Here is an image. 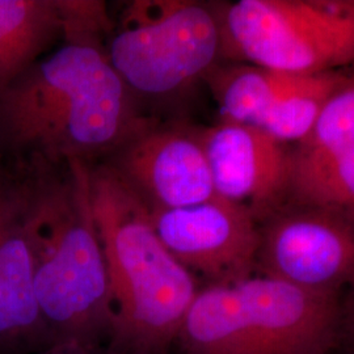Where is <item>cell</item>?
<instances>
[{
	"label": "cell",
	"instance_id": "6da1fadb",
	"mask_svg": "<svg viewBox=\"0 0 354 354\" xmlns=\"http://www.w3.org/2000/svg\"><path fill=\"white\" fill-rule=\"evenodd\" d=\"M105 51L67 42L0 91V158L91 163L149 125Z\"/></svg>",
	"mask_w": 354,
	"mask_h": 354
},
{
	"label": "cell",
	"instance_id": "7a4b0ae2",
	"mask_svg": "<svg viewBox=\"0 0 354 354\" xmlns=\"http://www.w3.org/2000/svg\"><path fill=\"white\" fill-rule=\"evenodd\" d=\"M89 165L21 167L29 180L35 289L51 342L75 340L108 351L113 302L91 203Z\"/></svg>",
	"mask_w": 354,
	"mask_h": 354
},
{
	"label": "cell",
	"instance_id": "3957f363",
	"mask_svg": "<svg viewBox=\"0 0 354 354\" xmlns=\"http://www.w3.org/2000/svg\"><path fill=\"white\" fill-rule=\"evenodd\" d=\"M89 194L108 266L109 354H174L197 279L167 251L149 207L105 163L89 165Z\"/></svg>",
	"mask_w": 354,
	"mask_h": 354
},
{
	"label": "cell",
	"instance_id": "277c9868",
	"mask_svg": "<svg viewBox=\"0 0 354 354\" xmlns=\"http://www.w3.org/2000/svg\"><path fill=\"white\" fill-rule=\"evenodd\" d=\"M342 301L266 274L205 285L174 354H327L339 342Z\"/></svg>",
	"mask_w": 354,
	"mask_h": 354
},
{
	"label": "cell",
	"instance_id": "5b68a950",
	"mask_svg": "<svg viewBox=\"0 0 354 354\" xmlns=\"http://www.w3.org/2000/svg\"><path fill=\"white\" fill-rule=\"evenodd\" d=\"M215 12L221 57L299 76L354 64V0H239Z\"/></svg>",
	"mask_w": 354,
	"mask_h": 354
},
{
	"label": "cell",
	"instance_id": "8992f818",
	"mask_svg": "<svg viewBox=\"0 0 354 354\" xmlns=\"http://www.w3.org/2000/svg\"><path fill=\"white\" fill-rule=\"evenodd\" d=\"M106 55L133 92L162 96L187 88L221 57L215 8L187 0L136 1Z\"/></svg>",
	"mask_w": 354,
	"mask_h": 354
},
{
	"label": "cell",
	"instance_id": "52a82bcc",
	"mask_svg": "<svg viewBox=\"0 0 354 354\" xmlns=\"http://www.w3.org/2000/svg\"><path fill=\"white\" fill-rule=\"evenodd\" d=\"M256 268L299 289L337 295L354 283V223L336 213L295 206L259 225Z\"/></svg>",
	"mask_w": 354,
	"mask_h": 354
},
{
	"label": "cell",
	"instance_id": "ba28073f",
	"mask_svg": "<svg viewBox=\"0 0 354 354\" xmlns=\"http://www.w3.org/2000/svg\"><path fill=\"white\" fill-rule=\"evenodd\" d=\"M150 212L172 210L215 197L198 129L156 121L127 138L105 162Z\"/></svg>",
	"mask_w": 354,
	"mask_h": 354
},
{
	"label": "cell",
	"instance_id": "9c48e42d",
	"mask_svg": "<svg viewBox=\"0 0 354 354\" xmlns=\"http://www.w3.org/2000/svg\"><path fill=\"white\" fill-rule=\"evenodd\" d=\"M167 251L206 285H228L252 276L259 223L238 205L214 198L194 206L150 212Z\"/></svg>",
	"mask_w": 354,
	"mask_h": 354
},
{
	"label": "cell",
	"instance_id": "30bf717a",
	"mask_svg": "<svg viewBox=\"0 0 354 354\" xmlns=\"http://www.w3.org/2000/svg\"><path fill=\"white\" fill-rule=\"evenodd\" d=\"M35 289V245L26 169L0 165V354H36L51 344Z\"/></svg>",
	"mask_w": 354,
	"mask_h": 354
},
{
	"label": "cell",
	"instance_id": "8fae6325",
	"mask_svg": "<svg viewBox=\"0 0 354 354\" xmlns=\"http://www.w3.org/2000/svg\"><path fill=\"white\" fill-rule=\"evenodd\" d=\"M289 194L299 206L354 223V74L329 97L315 127L289 151Z\"/></svg>",
	"mask_w": 354,
	"mask_h": 354
},
{
	"label": "cell",
	"instance_id": "7c38bea8",
	"mask_svg": "<svg viewBox=\"0 0 354 354\" xmlns=\"http://www.w3.org/2000/svg\"><path fill=\"white\" fill-rule=\"evenodd\" d=\"M198 136L216 197L244 207L259 225L279 212L290 183L285 145L256 127L223 121L198 129Z\"/></svg>",
	"mask_w": 354,
	"mask_h": 354
},
{
	"label": "cell",
	"instance_id": "4fadbf2b",
	"mask_svg": "<svg viewBox=\"0 0 354 354\" xmlns=\"http://www.w3.org/2000/svg\"><path fill=\"white\" fill-rule=\"evenodd\" d=\"M67 35L62 0H0V91Z\"/></svg>",
	"mask_w": 354,
	"mask_h": 354
},
{
	"label": "cell",
	"instance_id": "5bb4252c",
	"mask_svg": "<svg viewBox=\"0 0 354 354\" xmlns=\"http://www.w3.org/2000/svg\"><path fill=\"white\" fill-rule=\"evenodd\" d=\"M302 76L253 64H215L205 76L218 104L221 121L254 127Z\"/></svg>",
	"mask_w": 354,
	"mask_h": 354
},
{
	"label": "cell",
	"instance_id": "9a60e30c",
	"mask_svg": "<svg viewBox=\"0 0 354 354\" xmlns=\"http://www.w3.org/2000/svg\"><path fill=\"white\" fill-rule=\"evenodd\" d=\"M345 77L339 71L302 76L252 127L282 145L301 142L315 127L329 97Z\"/></svg>",
	"mask_w": 354,
	"mask_h": 354
},
{
	"label": "cell",
	"instance_id": "2e32d148",
	"mask_svg": "<svg viewBox=\"0 0 354 354\" xmlns=\"http://www.w3.org/2000/svg\"><path fill=\"white\" fill-rule=\"evenodd\" d=\"M349 290L346 304H342L339 342L345 339L349 354H354V283L349 288Z\"/></svg>",
	"mask_w": 354,
	"mask_h": 354
},
{
	"label": "cell",
	"instance_id": "e0dca14e",
	"mask_svg": "<svg viewBox=\"0 0 354 354\" xmlns=\"http://www.w3.org/2000/svg\"><path fill=\"white\" fill-rule=\"evenodd\" d=\"M36 354H109L105 348L92 346L75 340H57Z\"/></svg>",
	"mask_w": 354,
	"mask_h": 354
}]
</instances>
